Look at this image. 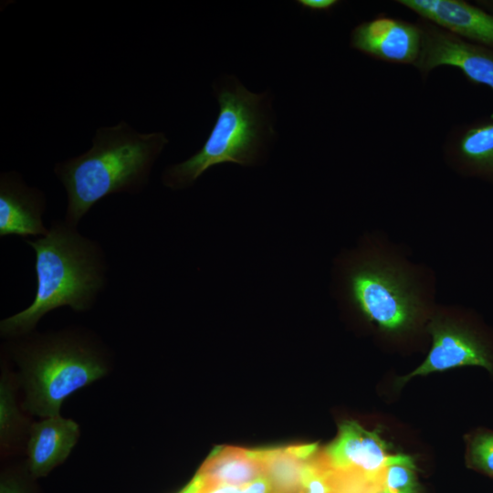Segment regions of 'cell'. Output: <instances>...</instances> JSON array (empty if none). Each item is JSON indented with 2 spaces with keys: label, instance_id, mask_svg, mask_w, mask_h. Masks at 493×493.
Instances as JSON below:
<instances>
[{
  "label": "cell",
  "instance_id": "obj_1",
  "mask_svg": "<svg viewBox=\"0 0 493 493\" xmlns=\"http://www.w3.org/2000/svg\"><path fill=\"white\" fill-rule=\"evenodd\" d=\"M167 143L164 133H140L124 121L98 128L90 149L54 167L68 197L64 220L77 226L102 198L142 192Z\"/></svg>",
  "mask_w": 493,
  "mask_h": 493
},
{
  "label": "cell",
  "instance_id": "obj_2",
  "mask_svg": "<svg viewBox=\"0 0 493 493\" xmlns=\"http://www.w3.org/2000/svg\"><path fill=\"white\" fill-rule=\"evenodd\" d=\"M26 242L36 255V295L30 306L1 321L5 337L29 333L45 314L59 307L88 310L106 283L101 247L65 220L52 223L45 236Z\"/></svg>",
  "mask_w": 493,
  "mask_h": 493
},
{
  "label": "cell",
  "instance_id": "obj_3",
  "mask_svg": "<svg viewBox=\"0 0 493 493\" xmlns=\"http://www.w3.org/2000/svg\"><path fill=\"white\" fill-rule=\"evenodd\" d=\"M215 91L219 112L204 145L163 173V184L172 189L188 187L220 163L253 165L274 134L267 93H253L235 78H227Z\"/></svg>",
  "mask_w": 493,
  "mask_h": 493
},
{
  "label": "cell",
  "instance_id": "obj_4",
  "mask_svg": "<svg viewBox=\"0 0 493 493\" xmlns=\"http://www.w3.org/2000/svg\"><path fill=\"white\" fill-rule=\"evenodd\" d=\"M15 348L26 393L25 409L43 418L60 415L69 395L108 372L100 350L73 332L32 337Z\"/></svg>",
  "mask_w": 493,
  "mask_h": 493
},
{
  "label": "cell",
  "instance_id": "obj_5",
  "mask_svg": "<svg viewBox=\"0 0 493 493\" xmlns=\"http://www.w3.org/2000/svg\"><path fill=\"white\" fill-rule=\"evenodd\" d=\"M414 289L400 268L377 260L362 261L347 276L351 303L386 332L399 333L414 324L420 308Z\"/></svg>",
  "mask_w": 493,
  "mask_h": 493
},
{
  "label": "cell",
  "instance_id": "obj_6",
  "mask_svg": "<svg viewBox=\"0 0 493 493\" xmlns=\"http://www.w3.org/2000/svg\"><path fill=\"white\" fill-rule=\"evenodd\" d=\"M422 31V47L414 67L423 79L435 68L449 66L461 71L473 85L493 92V49L468 41L430 21L416 20Z\"/></svg>",
  "mask_w": 493,
  "mask_h": 493
},
{
  "label": "cell",
  "instance_id": "obj_7",
  "mask_svg": "<svg viewBox=\"0 0 493 493\" xmlns=\"http://www.w3.org/2000/svg\"><path fill=\"white\" fill-rule=\"evenodd\" d=\"M350 45L376 60L414 66L421 52L422 31L417 22L381 14L355 26Z\"/></svg>",
  "mask_w": 493,
  "mask_h": 493
},
{
  "label": "cell",
  "instance_id": "obj_8",
  "mask_svg": "<svg viewBox=\"0 0 493 493\" xmlns=\"http://www.w3.org/2000/svg\"><path fill=\"white\" fill-rule=\"evenodd\" d=\"M432 346L423 363L402 379L461 366H480L493 372V357L487 344L467 328L435 319L428 326Z\"/></svg>",
  "mask_w": 493,
  "mask_h": 493
},
{
  "label": "cell",
  "instance_id": "obj_9",
  "mask_svg": "<svg viewBox=\"0 0 493 493\" xmlns=\"http://www.w3.org/2000/svg\"><path fill=\"white\" fill-rule=\"evenodd\" d=\"M324 451L333 467L370 478L383 476L390 456L380 430H367L354 421L341 423L336 439Z\"/></svg>",
  "mask_w": 493,
  "mask_h": 493
},
{
  "label": "cell",
  "instance_id": "obj_10",
  "mask_svg": "<svg viewBox=\"0 0 493 493\" xmlns=\"http://www.w3.org/2000/svg\"><path fill=\"white\" fill-rule=\"evenodd\" d=\"M418 17L493 49V13L463 0H397Z\"/></svg>",
  "mask_w": 493,
  "mask_h": 493
},
{
  "label": "cell",
  "instance_id": "obj_11",
  "mask_svg": "<svg viewBox=\"0 0 493 493\" xmlns=\"http://www.w3.org/2000/svg\"><path fill=\"white\" fill-rule=\"evenodd\" d=\"M46 209L44 193L28 186L16 172L0 175V236H43L48 229L42 216Z\"/></svg>",
  "mask_w": 493,
  "mask_h": 493
},
{
  "label": "cell",
  "instance_id": "obj_12",
  "mask_svg": "<svg viewBox=\"0 0 493 493\" xmlns=\"http://www.w3.org/2000/svg\"><path fill=\"white\" fill-rule=\"evenodd\" d=\"M444 152L466 174L493 181V115L453 128L445 141Z\"/></svg>",
  "mask_w": 493,
  "mask_h": 493
},
{
  "label": "cell",
  "instance_id": "obj_13",
  "mask_svg": "<svg viewBox=\"0 0 493 493\" xmlns=\"http://www.w3.org/2000/svg\"><path fill=\"white\" fill-rule=\"evenodd\" d=\"M79 435V425L61 415L32 425L27 442V469L33 478L47 476L63 463Z\"/></svg>",
  "mask_w": 493,
  "mask_h": 493
},
{
  "label": "cell",
  "instance_id": "obj_14",
  "mask_svg": "<svg viewBox=\"0 0 493 493\" xmlns=\"http://www.w3.org/2000/svg\"><path fill=\"white\" fill-rule=\"evenodd\" d=\"M317 444L255 449L272 493H303L306 464Z\"/></svg>",
  "mask_w": 493,
  "mask_h": 493
},
{
  "label": "cell",
  "instance_id": "obj_15",
  "mask_svg": "<svg viewBox=\"0 0 493 493\" xmlns=\"http://www.w3.org/2000/svg\"><path fill=\"white\" fill-rule=\"evenodd\" d=\"M255 449L216 447L194 477L205 485L241 487L262 477Z\"/></svg>",
  "mask_w": 493,
  "mask_h": 493
},
{
  "label": "cell",
  "instance_id": "obj_16",
  "mask_svg": "<svg viewBox=\"0 0 493 493\" xmlns=\"http://www.w3.org/2000/svg\"><path fill=\"white\" fill-rule=\"evenodd\" d=\"M414 468L409 456L390 455L383 473V490L386 493H415Z\"/></svg>",
  "mask_w": 493,
  "mask_h": 493
},
{
  "label": "cell",
  "instance_id": "obj_17",
  "mask_svg": "<svg viewBox=\"0 0 493 493\" xmlns=\"http://www.w3.org/2000/svg\"><path fill=\"white\" fill-rule=\"evenodd\" d=\"M20 422L14 391L6 374L3 373L0 383V437L2 444H6L15 434Z\"/></svg>",
  "mask_w": 493,
  "mask_h": 493
},
{
  "label": "cell",
  "instance_id": "obj_18",
  "mask_svg": "<svg viewBox=\"0 0 493 493\" xmlns=\"http://www.w3.org/2000/svg\"><path fill=\"white\" fill-rule=\"evenodd\" d=\"M469 457L476 468L493 476V433H480L472 438Z\"/></svg>",
  "mask_w": 493,
  "mask_h": 493
},
{
  "label": "cell",
  "instance_id": "obj_19",
  "mask_svg": "<svg viewBox=\"0 0 493 493\" xmlns=\"http://www.w3.org/2000/svg\"><path fill=\"white\" fill-rule=\"evenodd\" d=\"M181 493H240V487L205 485L194 477Z\"/></svg>",
  "mask_w": 493,
  "mask_h": 493
},
{
  "label": "cell",
  "instance_id": "obj_20",
  "mask_svg": "<svg viewBox=\"0 0 493 493\" xmlns=\"http://www.w3.org/2000/svg\"><path fill=\"white\" fill-rule=\"evenodd\" d=\"M0 493H31L26 482L18 476L2 474L0 481Z\"/></svg>",
  "mask_w": 493,
  "mask_h": 493
},
{
  "label": "cell",
  "instance_id": "obj_21",
  "mask_svg": "<svg viewBox=\"0 0 493 493\" xmlns=\"http://www.w3.org/2000/svg\"><path fill=\"white\" fill-rule=\"evenodd\" d=\"M302 9L310 12L328 13L340 5L338 0H298L296 2Z\"/></svg>",
  "mask_w": 493,
  "mask_h": 493
},
{
  "label": "cell",
  "instance_id": "obj_22",
  "mask_svg": "<svg viewBox=\"0 0 493 493\" xmlns=\"http://www.w3.org/2000/svg\"><path fill=\"white\" fill-rule=\"evenodd\" d=\"M240 493H272L269 482L265 477L240 487Z\"/></svg>",
  "mask_w": 493,
  "mask_h": 493
},
{
  "label": "cell",
  "instance_id": "obj_23",
  "mask_svg": "<svg viewBox=\"0 0 493 493\" xmlns=\"http://www.w3.org/2000/svg\"><path fill=\"white\" fill-rule=\"evenodd\" d=\"M378 493H386L383 489H381Z\"/></svg>",
  "mask_w": 493,
  "mask_h": 493
}]
</instances>
